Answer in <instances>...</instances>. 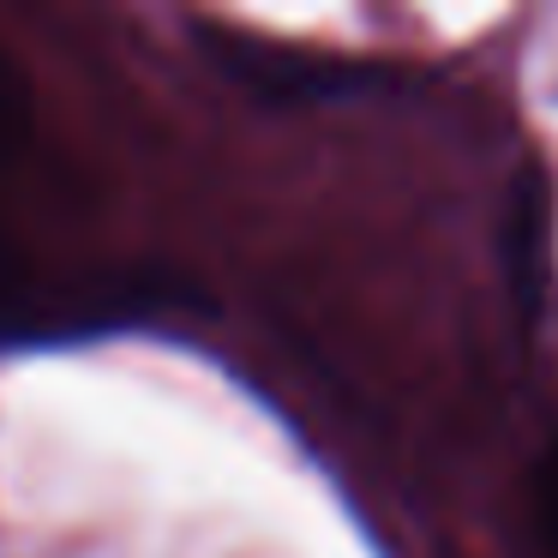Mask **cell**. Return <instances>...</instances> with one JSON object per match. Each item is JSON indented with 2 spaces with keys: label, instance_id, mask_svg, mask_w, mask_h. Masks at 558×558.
Wrapping results in <instances>:
<instances>
[{
  "label": "cell",
  "instance_id": "cell-2",
  "mask_svg": "<svg viewBox=\"0 0 558 558\" xmlns=\"http://www.w3.org/2000/svg\"><path fill=\"white\" fill-rule=\"evenodd\" d=\"M37 318V277H31L25 253L13 246V234L0 229V337H13Z\"/></svg>",
  "mask_w": 558,
  "mask_h": 558
},
{
  "label": "cell",
  "instance_id": "cell-1",
  "mask_svg": "<svg viewBox=\"0 0 558 558\" xmlns=\"http://www.w3.org/2000/svg\"><path fill=\"white\" fill-rule=\"evenodd\" d=\"M31 126H37V109H31V85L13 66V54L0 49V169L25 157Z\"/></svg>",
  "mask_w": 558,
  "mask_h": 558
},
{
  "label": "cell",
  "instance_id": "cell-3",
  "mask_svg": "<svg viewBox=\"0 0 558 558\" xmlns=\"http://www.w3.org/2000/svg\"><path fill=\"white\" fill-rule=\"evenodd\" d=\"M534 517H541V534L558 558V450H546L534 462Z\"/></svg>",
  "mask_w": 558,
  "mask_h": 558
}]
</instances>
